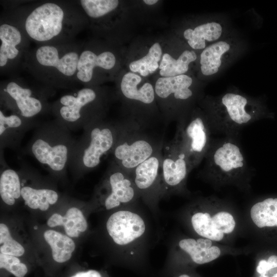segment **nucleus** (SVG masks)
<instances>
[{
	"label": "nucleus",
	"mask_w": 277,
	"mask_h": 277,
	"mask_svg": "<svg viewBox=\"0 0 277 277\" xmlns=\"http://www.w3.org/2000/svg\"><path fill=\"white\" fill-rule=\"evenodd\" d=\"M179 277H190V276L187 274H182L180 275Z\"/></svg>",
	"instance_id": "e433bc0d"
},
{
	"label": "nucleus",
	"mask_w": 277,
	"mask_h": 277,
	"mask_svg": "<svg viewBox=\"0 0 277 277\" xmlns=\"http://www.w3.org/2000/svg\"><path fill=\"white\" fill-rule=\"evenodd\" d=\"M142 80L139 74L128 72L121 79L120 91L124 102L131 107V115L126 120L148 128L154 118L156 99L153 86L149 82L141 84Z\"/></svg>",
	"instance_id": "f8f14e48"
},
{
	"label": "nucleus",
	"mask_w": 277,
	"mask_h": 277,
	"mask_svg": "<svg viewBox=\"0 0 277 277\" xmlns=\"http://www.w3.org/2000/svg\"><path fill=\"white\" fill-rule=\"evenodd\" d=\"M250 216L259 228L277 227V198H268L254 204Z\"/></svg>",
	"instance_id": "c85d7f7f"
},
{
	"label": "nucleus",
	"mask_w": 277,
	"mask_h": 277,
	"mask_svg": "<svg viewBox=\"0 0 277 277\" xmlns=\"http://www.w3.org/2000/svg\"><path fill=\"white\" fill-rule=\"evenodd\" d=\"M107 168L105 181L109 192L105 199L104 204L109 210L132 202L136 197L137 190L131 174L121 168L112 160Z\"/></svg>",
	"instance_id": "dca6fc26"
},
{
	"label": "nucleus",
	"mask_w": 277,
	"mask_h": 277,
	"mask_svg": "<svg viewBox=\"0 0 277 277\" xmlns=\"http://www.w3.org/2000/svg\"><path fill=\"white\" fill-rule=\"evenodd\" d=\"M71 277H102L100 273L94 270H90L86 272H80Z\"/></svg>",
	"instance_id": "72a5a7b5"
},
{
	"label": "nucleus",
	"mask_w": 277,
	"mask_h": 277,
	"mask_svg": "<svg viewBox=\"0 0 277 277\" xmlns=\"http://www.w3.org/2000/svg\"><path fill=\"white\" fill-rule=\"evenodd\" d=\"M213 134L203 109H192L177 121L175 134L186 152L193 169L205 159Z\"/></svg>",
	"instance_id": "9b49d317"
},
{
	"label": "nucleus",
	"mask_w": 277,
	"mask_h": 277,
	"mask_svg": "<svg viewBox=\"0 0 277 277\" xmlns=\"http://www.w3.org/2000/svg\"><path fill=\"white\" fill-rule=\"evenodd\" d=\"M24 149L51 174H64L76 139L55 120L39 123Z\"/></svg>",
	"instance_id": "20e7f679"
},
{
	"label": "nucleus",
	"mask_w": 277,
	"mask_h": 277,
	"mask_svg": "<svg viewBox=\"0 0 277 277\" xmlns=\"http://www.w3.org/2000/svg\"><path fill=\"white\" fill-rule=\"evenodd\" d=\"M147 128L130 120L123 121L118 138L110 154L111 160L130 174L138 165L163 147V139L150 134Z\"/></svg>",
	"instance_id": "0eeeda50"
},
{
	"label": "nucleus",
	"mask_w": 277,
	"mask_h": 277,
	"mask_svg": "<svg viewBox=\"0 0 277 277\" xmlns=\"http://www.w3.org/2000/svg\"><path fill=\"white\" fill-rule=\"evenodd\" d=\"M39 123L36 119L25 118L12 112L9 114H6L1 108V150L7 148L17 150L26 133L33 127H36Z\"/></svg>",
	"instance_id": "a211bd4d"
},
{
	"label": "nucleus",
	"mask_w": 277,
	"mask_h": 277,
	"mask_svg": "<svg viewBox=\"0 0 277 277\" xmlns=\"http://www.w3.org/2000/svg\"><path fill=\"white\" fill-rule=\"evenodd\" d=\"M196 52L191 49L183 50L176 58L168 53L163 54L159 65L161 77H172L186 74L191 64L198 60Z\"/></svg>",
	"instance_id": "5701e85b"
},
{
	"label": "nucleus",
	"mask_w": 277,
	"mask_h": 277,
	"mask_svg": "<svg viewBox=\"0 0 277 277\" xmlns=\"http://www.w3.org/2000/svg\"><path fill=\"white\" fill-rule=\"evenodd\" d=\"M21 196L29 208L42 211L47 210L50 205L55 204L58 199L57 192L52 189L27 185L22 187Z\"/></svg>",
	"instance_id": "393cba45"
},
{
	"label": "nucleus",
	"mask_w": 277,
	"mask_h": 277,
	"mask_svg": "<svg viewBox=\"0 0 277 277\" xmlns=\"http://www.w3.org/2000/svg\"><path fill=\"white\" fill-rule=\"evenodd\" d=\"M277 267V256L271 255L267 261L261 260L256 268V270L260 274H267L270 270Z\"/></svg>",
	"instance_id": "473e14b6"
},
{
	"label": "nucleus",
	"mask_w": 277,
	"mask_h": 277,
	"mask_svg": "<svg viewBox=\"0 0 277 277\" xmlns=\"http://www.w3.org/2000/svg\"><path fill=\"white\" fill-rule=\"evenodd\" d=\"M203 110L212 133L239 137L246 126L266 117L268 112L262 101L238 91H229L203 101Z\"/></svg>",
	"instance_id": "7ed1b4c3"
},
{
	"label": "nucleus",
	"mask_w": 277,
	"mask_h": 277,
	"mask_svg": "<svg viewBox=\"0 0 277 277\" xmlns=\"http://www.w3.org/2000/svg\"><path fill=\"white\" fill-rule=\"evenodd\" d=\"M83 45L73 40L38 46L27 51L22 67L50 88H72L78 84L77 66Z\"/></svg>",
	"instance_id": "f03ea898"
},
{
	"label": "nucleus",
	"mask_w": 277,
	"mask_h": 277,
	"mask_svg": "<svg viewBox=\"0 0 277 277\" xmlns=\"http://www.w3.org/2000/svg\"><path fill=\"white\" fill-rule=\"evenodd\" d=\"M270 277H277V273L274 274L272 276Z\"/></svg>",
	"instance_id": "4c0bfd02"
},
{
	"label": "nucleus",
	"mask_w": 277,
	"mask_h": 277,
	"mask_svg": "<svg viewBox=\"0 0 277 277\" xmlns=\"http://www.w3.org/2000/svg\"><path fill=\"white\" fill-rule=\"evenodd\" d=\"M162 149L155 152L147 160L138 165L131 173L138 191L147 193L156 190L163 185L162 176Z\"/></svg>",
	"instance_id": "aec40b11"
},
{
	"label": "nucleus",
	"mask_w": 277,
	"mask_h": 277,
	"mask_svg": "<svg viewBox=\"0 0 277 277\" xmlns=\"http://www.w3.org/2000/svg\"><path fill=\"white\" fill-rule=\"evenodd\" d=\"M239 137L225 136L212 140L205 157L204 171L220 181L242 179L250 173Z\"/></svg>",
	"instance_id": "1a4fd4ad"
},
{
	"label": "nucleus",
	"mask_w": 277,
	"mask_h": 277,
	"mask_svg": "<svg viewBox=\"0 0 277 277\" xmlns=\"http://www.w3.org/2000/svg\"><path fill=\"white\" fill-rule=\"evenodd\" d=\"M9 17L38 46L73 41L87 18L79 4L52 1L21 8Z\"/></svg>",
	"instance_id": "f257e3e1"
},
{
	"label": "nucleus",
	"mask_w": 277,
	"mask_h": 277,
	"mask_svg": "<svg viewBox=\"0 0 277 277\" xmlns=\"http://www.w3.org/2000/svg\"><path fill=\"white\" fill-rule=\"evenodd\" d=\"M180 247L187 252L192 260L197 264H204L217 259L221 254L220 248L212 246L208 239H184L179 242Z\"/></svg>",
	"instance_id": "4be33fe9"
},
{
	"label": "nucleus",
	"mask_w": 277,
	"mask_h": 277,
	"mask_svg": "<svg viewBox=\"0 0 277 277\" xmlns=\"http://www.w3.org/2000/svg\"><path fill=\"white\" fill-rule=\"evenodd\" d=\"M123 127V121L114 122L105 119L83 129L76 139L68 168L76 174H82L97 168L102 159L110 154Z\"/></svg>",
	"instance_id": "423d86ee"
},
{
	"label": "nucleus",
	"mask_w": 277,
	"mask_h": 277,
	"mask_svg": "<svg viewBox=\"0 0 277 277\" xmlns=\"http://www.w3.org/2000/svg\"><path fill=\"white\" fill-rule=\"evenodd\" d=\"M44 236L52 249L54 261L64 263L71 258L75 247V243L71 238L52 230L46 231Z\"/></svg>",
	"instance_id": "bb28decb"
},
{
	"label": "nucleus",
	"mask_w": 277,
	"mask_h": 277,
	"mask_svg": "<svg viewBox=\"0 0 277 277\" xmlns=\"http://www.w3.org/2000/svg\"><path fill=\"white\" fill-rule=\"evenodd\" d=\"M259 277H270L267 275V274H260V275Z\"/></svg>",
	"instance_id": "c9c22d12"
},
{
	"label": "nucleus",
	"mask_w": 277,
	"mask_h": 277,
	"mask_svg": "<svg viewBox=\"0 0 277 277\" xmlns=\"http://www.w3.org/2000/svg\"><path fill=\"white\" fill-rule=\"evenodd\" d=\"M156 96L163 111L167 124L183 117L192 109L190 104L197 93L193 88V80L187 74L160 77L154 86Z\"/></svg>",
	"instance_id": "9d476101"
},
{
	"label": "nucleus",
	"mask_w": 277,
	"mask_h": 277,
	"mask_svg": "<svg viewBox=\"0 0 277 277\" xmlns=\"http://www.w3.org/2000/svg\"><path fill=\"white\" fill-rule=\"evenodd\" d=\"M235 47L232 41L222 39L201 51L199 57L201 74L205 76L217 74L233 54Z\"/></svg>",
	"instance_id": "6ab92c4d"
},
{
	"label": "nucleus",
	"mask_w": 277,
	"mask_h": 277,
	"mask_svg": "<svg viewBox=\"0 0 277 277\" xmlns=\"http://www.w3.org/2000/svg\"><path fill=\"white\" fill-rule=\"evenodd\" d=\"M192 169L186 152L176 137L167 143H164L162 160V176L164 187L173 189L181 187Z\"/></svg>",
	"instance_id": "2eb2a0df"
},
{
	"label": "nucleus",
	"mask_w": 277,
	"mask_h": 277,
	"mask_svg": "<svg viewBox=\"0 0 277 277\" xmlns=\"http://www.w3.org/2000/svg\"><path fill=\"white\" fill-rule=\"evenodd\" d=\"M0 176V195L2 201L8 205H13L21 196V182L19 172L4 167Z\"/></svg>",
	"instance_id": "a878e982"
},
{
	"label": "nucleus",
	"mask_w": 277,
	"mask_h": 277,
	"mask_svg": "<svg viewBox=\"0 0 277 277\" xmlns=\"http://www.w3.org/2000/svg\"><path fill=\"white\" fill-rule=\"evenodd\" d=\"M0 268H5L16 277H24L28 271L26 265L16 256L0 254Z\"/></svg>",
	"instance_id": "2f4dec72"
},
{
	"label": "nucleus",
	"mask_w": 277,
	"mask_h": 277,
	"mask_svg": "<svg viewBox=\"0 0 277 277\" xmlns=\"http://www.w3.org/2000/svg\"><path fill=\"white\" fill-rule=\"evenodd\" d=\"M0 251L1 253L20 256L25 252L24 248L11 237L7 226L0 224Z\"/></svg>",
	"instance_id": "7c9ffc66"
},
{
	"label": "nucleus",
	"mask_w": 277,
	"mask_h": 277,
	"mask_svg": "<svg viewBox=\"0 0 277 277\" xmlns=\"http://www.w3.org/2000/svg\"><path fill=\"white\" fill-rule=\"evenodd\" d=\"M225 29L220 22L212 20L184 30L183 36L190 49L202 51L210 45L222 39Z\"/></svg>",
	"instance_id": "412c9836"
},
{
	"label": "nucleus",
	"mask_w": 277,
	"mask_h": 277,
	"mask_svg": "<svg viewBox=\"0 0 277 277\" xmlns=\"http://www.w3.org/2000/svg\"><path fill=\"white\" fill-rule=\"evenodd\" d=\"M90 44H83L80 55L76 78L78 84L94 87L110 75L117 66L116 54L109 49H99Z\"/></svg>",
	"instance_id": "ddd939ff"
},
{
	"label": "nucleus",
	"mask_w": 277,
	"mask_h": 277,
	"mask_svg": "<svg viewBox=\"0 0 277 277\" xmlns=\"http://www.w3.org/2000/svg\"><path fill=\"white\" fill-rule=\"evenodd\" d=\"M54 89L44 84L29 85L25 80L13 77L1 85V105L4 109L22 117L36 119L51 112L49 102Z\"/></svg>",
	"instance_id": "6e6552de"
},
{
	"label": "nucleus",
	"mask_w": 277,
	"mask_h": 277,
	"mask_svg": "<svg viewBox=\"0 0 277 277\" xmlns=\"http://www.w3.org/2000/svg\"><path fill=\"white\" fill-rule=\"evenodd\" d=\"M163 54L161 45L159 42H155L150 47L144 56L130 62L129 68L131 72L147 76L159 68Z\"/></svg>",
	"instance_id": "cd10ccee"
},
{
	"label": "nucleus",
	"mask_w": 277,
	"mask_h": 277,
	"mask_svg": "<svg viewBox=\"0 0 277 277\" xmlns=\"http://www.w3.org/2000/svg\"><path fill=\"white\" fill-rule=\"evenodd\" d=\"M145 4L149 6L155 5L158 2L157 0H144L143 1Z\"/></svg>",
	"instance_id": "f704fd0d"
},
{
	"label": "nucleus",
	"mask_w": 277,
	"mask_h": 277,
	"mask_svg": "<svg viewBox=\"0 0 277 277\" xmlns=\"http://www.w3.org/2000/svg\"><path fill=\"white\" fill-rule=\"evenodd\" d=\"M37 226H34V229H37Z\"/></svg>",
	"instance_id": "58836bf2"
},
{
	"label": "nucleus",
	"mask_w": 277,
	"mask_h": 277,
	"mask_svg": "<svg viewBox=\"0 0 277 277\" xmlns=\"http://www.w3.org/2000/svg\"><path fill=\"white\" fill-rule=\"evenodd\" d=\"M108 100L105 92L85 86L60 97L52 104L51 112L70 131L83 130L105 119Z\"/></svg>",
	"instance_id": "39448f33"
},
{
	"label": "nucleus",
	"mask_w": 277,
	"mask_h": 277,
	"mask_svg": "<svg viewBox=\"0 0 277 277\" xmlns=\"http://www.w3.org/2000/svg\"><path fill=\"white\" fill-rule=\"evenodd\" d=\"M50 227L63 226L66 234L70 237H77L80 232H84L87 228V221L82 211L76 207L69 208L65 216L54 213L48 220Z\"/></svg>",
	"instance_id": "b1692460"
},
{
	"label": "nucleus",
	"mask_w": 277,
	"mask_h": 277,
	"mask_svg": "<svg viewBox=\"0 0 277 277\" xmlns=\"http://www.w3.org/2000/svg\"><path fill=\"white\" fill-rule=\"evenodd\" d=\"M106 228L116 244L126 245L140 238L145 231L146 225L143 219L137 213L120 210L109 217Z\"/></svg>",
	"instance_id": "f3484780"
},
{
	"label": "nucleus",
	"mask_w": 277,
	"mask_h": 277,
	"mask_svg": "<svg viewBox=\"0 0 277 277\" xmlns=\"http://www.w3.org/2000/svg\"><path fill=\"white\" fill-rule=\"evenodd\" d=\"M1 71L13 72L22 67L30 40L22 28L10 17L1 19L0 25Z\"/></svg>",
	"instance_id": "4468645a"
},
{
	"label": "nucleus",
	"mask_w": 277,
	"mask_h": 277,
	"mask_svg": "<svg viewBox=\"0 0 277 277\" xmlns=\"http://www.w3.org/2000/svg\"><path fill=\"white\" fill-rule=\"evenodd\" d=\"M191 224L194 231L200 236L215 241H220L224 234L219 233L213 228L211 216L207 212H197L191 217Z\"/></svg>",
	"instance_id": "c756f323"
}]
</instances>
